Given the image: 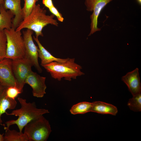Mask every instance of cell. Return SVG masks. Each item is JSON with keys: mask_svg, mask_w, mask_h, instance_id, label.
I'll list each match as a JSON object with an SVG mask.
<instances>
[{"mask_svg": "<svg viewBox=\"0 0 141 141\" xmlns=\"http://www.w3.org/2000/svg\"><path fill=\"white\" fill-rule=\"evenodd\" d=\"M17 100L21 105L20 108L13 110L10 113L7 112L6 114L7 115L18 116V118L15 120L6 121L5 124L7 126L3 125L4 128H9L11 125L15 124L19 131L21 132L23 128L28 123L45 114L49 113L47 109L37 108L35 102H28L25 99L21 97H18Z\"/></svg>", "mask_w": 141, "mask_h": 141, "instance_id": "cell-1", "label": "cell"}, {"mask_svg": "<svg viewBox=\"0 0 141 141\" xmlns=\"http://www.w3.org/2000/svg\"><path fill=\"white\" fill-rule=\"evenodd\" d=\"M54 17L55 16L52 14L47 15L45 10L42 8L39 4H36L30 14L20 22L16 31H21L26 28L34 32L36 37H43L42 31L44 27L49 24L58 26V23L54 19Z\"/></svg>", "mask_w": 141, "mask_h": 141, "instance_id": "cell-2", "label": "cell"}, {"mask_svg": "<svg viewBox=\"0 0 141 141\" xmlns=\"http://www.w3.org/2000/svg\"><path fill=\"white\" fill-rule=\"evenodd\" d=\"M74 58H68L65 62L53 61L43 67L49 73L54 79L60 81L64 78L66 80L71 81L72 79L84 75L81 72L82 67L75 63Z\"/></svg>", "mask_w": 141, "mask_h": 141, "instance_id": "cell-3", "label": "cell"}, {"mask_svg": "<svg viewBox=\"0 0 141 141\" xmlns=\"http://www.w3.org/2000/svg\"><path fill=\"white\" fill-rule=\"evenodd\" d=\"M12 27L4 29L7 40L6 52L5 58L11 60L24 58L25 49L21 31H16Z\"/></svg>", "mask_w": 141, "mask_h": 141, "instance_id": "cell-4", "label": "cell"}, {"mask_svg": "<svg viewBox=\"0 0 141 141\" xmlns=\"http://www.w3.org/2000/svg\"><path fill=\"white\" fill-rule=\"evenodd\" d=\"M24 128V133L28 141H46L52 131L49 121L43 115L30 122Z\"/></svg>", "mask_w": 141, "mask_h": 141, "instance_id": "cell-5", "label": "cell"}, {"mask_svg": "<svg viewBox=\"0 0 141 141\" xmlns=\"http://www.w3.org/2000/svg\"><path fill=\"white\" fill-rule=\"evenodd\" d=\"M12 70L16 85L22 92L27 76L33 65L25 57L12 60Z\"/></svg>", "mask_w": 141, "mask_h": 141, "instance_id": "cell-6", "label": "cell"}, {"mask_svg": "<svg viewBox=\"0 0 141 141\" xmlns=\"http://www.w3.org/2000/svg\"><path fill=\"white\" fill-rule=\"evenodd\" d=\"M33 31L27 29L23 32V38L25 49V57L32 64L40 73L42 70L38 61V47L34 43L32 35Z\"/></svg>", "mask_w": 141, "mask_h": 141, "instance_id": "cell-7", "label": "cell"}, {"mask_svg": "<svg viewBox=\"0 0 141 141\" xmlns=\"http://www.w3.org/2000/svg\"><path fill=\"white\" fill-rule=\"evenodd\" d=\"M112 0H85V4L86 10L93 12L90 16L91 31L88 36L101 30L97 27L98 16L103 9Z\"/></svg>", "mask_w": 141, "mask_h": 141, "instance_id": "cell-8", "label": "cell"}, {"mask_svg": "<svg viewBox=\"0 0 141 141\" xmlns=\"http://www.w3.org/2000/svg\"><path fill=\"white\" fill-rule=\"evenodd\" d=\"M46 79L45 77L41 76L32 71L27 77L25 84H28L32 88V94L34 97L42 98L46 94Z\"/></svg>", "mask_w": 141, "mask_h": 141, "instance_id": "cell-9", "label": "cell"}, {"mask_svg": "<svg viewBox=\"0 0 141 141\" xmlns=\"http://www.w3.org/2000/svg\"><path fill=\"white\" fill-rule=\"evenodd\" d=\"M0 83L5 87L17 86L10 59L5 58L0 61Z\"/></svg>", "mask_w": 141, "mask_h": 141, "instance_id": "cell-10", "label": "cell"}, {"mask_svg": "<svg viewBox=\"0 0 141 141\" xmlns=\"http://www.w3.org/2000/svg\"><path fill=\"white\" fill-rule=\"evenodd\" d=\"M121 80L127 85L133 96L141 93V85L138 68L127 73L122 77Z\"/></svg>", "mask_w": 141, "mask_h": 141, "instance_id": "cell-11", "label": "cell"}, {"mask_svg": "<svg viewBox=\"0 0 141 141\" xmlns=\"http://www.w3.org/2000/svg\"><path fill=\"white\" fill-rule=\"evenodd\" d=\"M3 6L14 14L12 27L16 29L23 19L21 0H4Z\"/></svg>", "mask_w": 141, "mask_h": 141, "instance_id": "cell-12", "label": "cell"}, {"mask_svg": "<svg viewBox=\"0 0 141 141\" xmlns=\"http://www.w3.org/2000/svg\"><path fill=\"white\" fill-rule=\"evenodd\" d=\"M33 39L38 45V57L40 59V65L42 66L43 67L44 65L53 61L64 62L68 60V58L63 59L55 57L42 45L38 38L33 36Z\"/></svg>", "mask_w": 141, "mask_h": 141, "instance_id": "cell-13", "label": "cell"}, {"mask_svg": "<svg viewBox=\"0 0 141 141\" xmlns=\"http://www.w3.org/2000/svg\"><path fill=\"white\" fill-rule=\"evenodd\" d=\"M91 111L103 114H108L115 115L117 114L118 110L117 108L111 104L97 101L92 102Z\"/></svg>", "mask_w": 141, "mask_h": 141, "instance_id": "cell-14", "label": "cell"}, {"mask_svg": "<svg viewBox=\"0 0 141 141\" xmlns=\"http://www.w3.org/2000/svg\"><path fill=\"white\" fill-rule=\"evenodd\" d=\"M6 87L3 91L0 93V124L2 125L3 121L1 116L7 113L8 109L13 110L16 107L17 102L15 99H12L8 97L5 94Z\"/></svg>", "mask_w": 141, "mask_h": 141, "instance_id": "cell-15", "label": "cell"}, {"mask_svg": "<svg viewBox=\"0 0 141 141\" xmlns=\"http://www.w3.org/2000/svg\"><path fill=\"white\" fill-rule=\"evenodd\" d=\"M14 17L13 13L1 6L0 9V30L9 29L12 27V19Z\"/></svg>", "mask_w": 141, "mask_h": 141, "instance_id": "cell-16", "label": "cell"}, {"mask_svg": "<svg viewBox=\"0 0 141 141\" xmlns=\"http://www.w3.org/2000/svg\"><path fill=\"white\" fill-rule=\"evenodd\" d=\"M4 141H28L26 135L22 132L14 130H10L9 128H4Z\"/></svg>", "mask_w": 141, "mask_h": 141, "instance_id": "cell-17", "label": "cell"}, {"mask_svg": "<svg viewBox=\"0 0 141 141\" xmlns=\"http://www.w3.org/2000/svg\"><path fill=\"white\" fill-rule=\"evenodd\" d=\"M92 103L83 102L74 105L70 110L71 114L73 115L84 114L91 111Z\"/></svg>", "mask_w": 141, "mask_h": 141, "instance_id": "cell-18", "label": "cell"}, {"mask_svg": "<svg viewBox=\"0 0 141 141\" xmlns=\"http://www.w3.org/2000/svg\"><path fill=\"white\" fill-rule=\"evenodd\" d=\"M127 105L130 109L135 112L141 111V93L133 96L128 102Z\"/></svg>", "mask_w": 141, "mask_h": 141, "instance_id": "cell-19", "label": "cell"}, {"mask_svg": "<svg viewBox=\"0 0 141 141\" xmlns=\"http://www.w3.org/2000/svg\"><path fill=\"white\" fill-rule=\"evenodd\" d=\"M7 46V38L4 30H0V61L5 58Z\"/></svg>", "mask_w": 141, "mask_h": 141, "instance_id": "cell-20", "label": "cell"}, {"mask_svg": "<svg viewBox=\"0 0 141 141\" xmlns=\"http://www.w3.org/2000/svg\"><path fill=\"white\" fill-rule=\"evenodd\" d=\"M38 0H24V6L22 8L23 19L31 13Z\"/></svg>", "mask_w": 141, "mask_h": 141, "instance_id": "cell-21", "label": "cell"}, {"mask_svg": "<svg viewBox=\"0 0 141 141\" xmlns=\"http://www.w3.org/2000/svg\"><path fill=\"white\" fill-rule=\"evenodd\" d=\"M22 91L16 86H10L6 87L5 94L8 98L12 99H15L18 95L21 93Z\"/></svg>", "mask_w": 141, "mask_h": 141, "instance_id": "cell-22", "label": "cell"}, {"mask_svg": "<svg viewBox=\"0 0 141 141\" xmlns=\"http://www.w3.org/2000/svg\"><path fill=\"white\" fill-rule=\"evenodd\" d=\"M50 12L56 17L57 20L61 22H63L64 18L62 14L60 13L57 9L54 6L49 9Z\"/></svg>", "mask_w": 141, "mask_h": 141, "instance_id": "cell-23", "label": "cell"}, {"mask_svg": "<svg viewBox=\"0 0 141 141\" xmlns=\"http://www.w3.org/2000/svg\"><path fill=\"white\" fill-rule=\"evenodd\" d=\"M42 3L48 9L54 6L52 0H42Z\"/></svg>", "mask_w": 141, "mask_h": 141, "instance_id": "cell-24", "label": "cell"}, {"mask_svg": "<svg viewBox=\"0 0 141 141\" xmlns=\"http://www.w3.org/2000/svg\"><path fill=\"white\" fill-rule=\"evenodd\" d=\"M5 88L2 86L0 83V93L2 92Z\"/></svg>", "mask_w": 141, "mask_h": 141, "instance_id": "cell-25", "label": "cell"}, {"mask_svg": "<svg viewBox=\"0 0 141 141\" xmlns=\"http://www.w3.org/2000/svg\"><path fill=\"white\" fill-rule=\"evenodd\" d=\"M4 133L2 134L0 133V141H4Z\"/></svg>", "mask_w": 141, "mask_h": 141, "instance_id": "cell-26", "label": "cell"}, {"mask_svg": "<svg viewBox=\"0 0 141 141\" xmlns=\"http://www.w3.org/2000/svg\"><path fill=\"white\" fill-rule=\"evenodd\" d=\"M4 0H0V9L2 5H3Z\"/></svg>", "mask_w": 141, "mask_h": 141, "instance_id": "cell-27", "label": "cell"}, {"mask_svg": "<svg viewBox=\"0 0 141 141\" xmlns=\"http://www.w3.org/2000/svg\"><path fill=\"white\" fill-rule=\"evenodd\" d=\"M137 2L140 5H141V0H137Z\"/></svg>", "mask_w": 141, "mask_h": 141, "instance_id": "cell-28", "label": "cell"}]
</instances>
